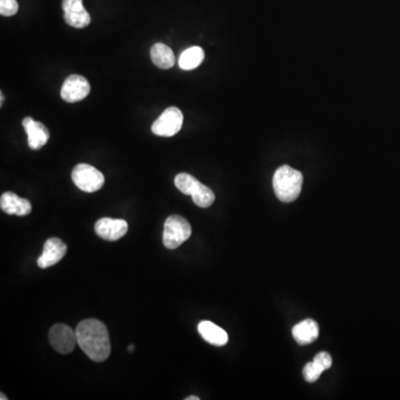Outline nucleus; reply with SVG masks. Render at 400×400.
Segmentation results:
<instances>
[{
  "mask_svg": "<svg viewBox=\"0 0 400 400\" xmlns=\"http://www.w3.org/2000/svg\"><path fill=\"white\" fill-rule=\"evenodd\" d=\"M325 370L322 369V367L317 365L315 361H311V363H308L306 365L305 368H304V377H305L306 381L308 383H315V381H318L319 377L322 376V372Z\"/></svg>",
  "mask_w": 400,
  "mask_h": 400,
  "instance_id": "nucleus-18",
  "label": "nucleus"
},
{
  "mask_svg": "<svg viewBox=\"0 0 400 400\" xmlns=\"http://www.w3.org/2000/svg\"><path fill=\"white\" fill-rule=\"evenodd\" d=\"M0 396H1V397H0V399H1V400L8 399V398L6 397V394H0Z\"/></svg>",
  "mask_w": 400,
  "mask_h": 400,
  "instance_id": "nucleus-23",
  "label": "nucleus"
},
{
  "mask_svg": "<svg viewBox=\"0 0 400 400\" xmlns=\"http://www.w3.org/2000/svg\"><path fill=\"white\" fill-rule=\"evenodd\" d=\"M95 232L97 236L104 241H116L126 235L128 232V224L123 219L105 217L96 223Z\"/></svg>",
  "mask_w": 400,
  "mask_h": 400,
  "instance_id": "nucleus-10",
  "label": "nucleus"
},
{
  "mask_svg": "<svg viewBox=\"0 0 400 400\" xmlns=\"http://www.w3.org/2000/svg\"><path fill=\"white\" fill-rule=\"evenodd\" d=\"M151 60L156 64L157 67L162 69H169L174 67L175 55L171 48L165 44H156L151 47Z\"/></svg>",
  "mask_w": 400,
  "mask_h": 400,
  "instance_id": "nucleus-16",
  "label": "nucleus"
},
{
  "mask_svg": "<svg viewBox=\"0 0 400 400\" xmlns=\"http://www.w3.org/2000/svg\"><path fill=\"white\" fill-rule=\"evenodd\" d=\"M302 182L304 177L300 171L291 168L290 166H281L272 178L275 193L281 202H294L299 197Z\"/></svg>",
  "mask_w": 400,
  "mask_h": 400,
  "instance_id": "nucleus-2",
  "label": "nucleus"
},
{
  "mask_svg": "<svg viewBox=\"0 0 400 400\" xmlns=\"http://www.w3.org/2000/svg\"><path fill=\"white\" fill-rule=\"evenodd\" d=\"M175 185L177 189L182 193L193 197L195 204L200 208H208L215 202V193L207 186L191 176V175L182 173L175 178Z\"/></svg>",
  "mask_w": 400,
  "mask_h": 400,
  "instance_id": "nucleus-3",
  "label": "nucleus"
},
{
  "mask_svg": "<svg viewBox=\"0 0 400 400\" xmlns=\"http://www.w3.org/2000/svg\"><path fill=\"white\" fill-rule=\"evenodd\" d=\"M295 340L299 345H308L315 342L319 336V327L313 319H306L293 329Z\"/></svg>",
  "mask_w": 400,
  "mask_h": 400,
  "instance_id": "nucleus-15",
  "label": "nucleus"
},
{
  "mask_svg": "<svg viewBox=\"0 0 400 400\" xmlns=\"http://www.w3.org/2000/svg\"><path fill=\"white\" fill-rule=\"evenodd\" d=\"M73 184L85 193H96L105 185V176L101 171L88 164H79L71 173Z\"/></svg>",
  "mask_w": 400,
  "mask_h": 400,
  "instance_id": "nucleus-5",
  "label": "nucleus"
},
{
  "mask_svg": "<svg viewBox=\"0 0 400 400\" xmlns=\"http://www.w3.org/2000/svg\"><path fill=\"white\" fill-rule=\"evenodd\" d=\"M198 331L206 342L214 346H225L228 342V333L223 328L208 320L199 322Z\"/></svg>",
  "mask_w": 400,
  "mask_h": 400,
  "instance_id": "nucleus-14",
  "label": "nucleus"
},
{
  "mask_svg": "<svg viewBox=\"0 0 400 400\" xmlns=\"http://www.w3.org/2000/svg\"><path fill=\"white\" fill-rule=\"evenodd\" d=\"M0 96H1V98H0V99H1V101H0V105H1V106H3V93L0 94Z\"/></svg>",
  "mask_w": 400,
  "mask_h": 400,
  "instance_id": "nucleus-24",
  "label": "nucleus"
},
{
  "mask_svg": "<svg viewBox=\"0 0 400 400\" xmlns=\"http://www.w3.org/2000/svg\"><path fill=\"white\" fill-rule=\"evenodd\" d=\"M49 342L57 353L67 355L75 349L77 335L69 326L56 324L49 331Z\"/></svg>",
  "mask_w": 400,
  "mask_h": 400,
  "instance_id": "nucleus-7",
  "label": "nucleus"
},
{
  "mask_svg": "<svg viewBox=\"0 0 400 400\" xmlns=\"http://www.w3.org/2000/svg\"><path fill=\"white\" fill-rule=\"evenodd\" d=\"M18 6L17 0H0V14L3 17H12L17 14Z\"/></svg>",
  "mask_w": 400,
  "mask_h": 400,
  "instance_id": "nucleus-19",
  "label": "nucleus"
},
{
  "mask_svg": "<svg viewBox=\"0 0 400 400\" xmlns=\"http://www.w3.org/2000/svg\"><path fill=\"white\" fill-rule=\"evenodd\" d=\"M205 53L198 46L188 48L180 55V67L182 70H193L204 62Z\"/></svg>",
  "mask_w": 400,
  "mask_h": 400,
  "instance_id": "nucleus-17",
  "label": "nucleus"
},
{
  "mask_svg": "<svg viewBox=\"0 0 400 400\" xmlns=\"http://www.w3.org/2000/svg\"><path fill=\"white\" fill-rule=\"evenodd\" d=\"M200 398L195 397V396H191V397L186 398V400H199Z\"/></svg>",
  "mask_w": 400,
  "mask_h": 400,
  "instance_id": "nucleus-22",
  "label": "nucleus"
},
{
  "mask_svg": "<svg viewBox=\"0 0 400 400\" xmlns=\"http://www.w3.org/2000/svg\"><path fill=\"white\" fill-rule=\"evenodd\" d=\"M77 342L86 355L96 363L107 360L112 351L110 333L104 322L86 319L76 328Z\"/></svg>",
  "mask_w": 400,
  "mask_h": 400,
  "instance_id": "nucleus-1",
  "label": "nucleus"
},
{
  "mask_svg": "<svg viewBox=\"0 0 400 400\" xmlns=\"http://www.w3.org/2000/svg\"><path fill=\"white\" fill-rule=\"evenodd\" d=\"M184 123V115L177 107H168L151 126V132L160 137H173Z\"/></svg>",
  "mask_w": 400,
  "mask_h": 400,
  "instance_id": "nucleus-6",
  "label": "nucleus"
},
{
  "mask_svg": "<svg viewBox=\"0 0 400 400\" xmlns=\"http://www.w3.org/2000/svg\"><path fill=\"white\" fill-rule=\"evenodd\" d=\"M23 126L28 136L29 148L33 150L42 148L51 138L47 127L40 121H35L31 117H26L24 119Z\"/></svg>",
  "mask_w": 400,
  "mask_h": 400,
  "instance_id": "nucleus-12",
  "label": "nucleus"
},
{
  "mask_svg": "<svg viewBox=\"0 0 400 400\" xmlns=\"http://www.w3.org/2000/svg\"><path fill=\"white\" fill-rule=\"evenodd\" d=\"M90 93V85L87 79L80 75H70L62 84V101L66 103H77L86 98Z\"/></svg>",
  "mask_w": 400,
  "mask_h": 400,
  "instance_id": "nucleus-8",
  "label": "nucleus"
},
{
  "mask_svg": "<svg viewBox=\"0 0 400 400\" xmlns=\"http://www.w3.org/2000/svg\"><path fill=\"white\" fill-rule=\"evenodd\" d=\"M0 208L3 213L8 214V215L20 216V217L29 215L33 210L29 200L17 196L16 193H12V191H7V193L1 195Z\"/></svg>",
  "mask_w": 400,
  "mask_h": 400,
  "instance_id": "nucleus-13",
  "label": "nucleus"
},
{
  "mask_svg": "<svg viewBox=\"0 0 400 400\" xmlns=\"http://www.w3.org/2000/svg\"><path fill=\"white\" fill-rule=\"evenodd\" d=\"M134 345H130V346H129V347H128L129 353H134Z\"/></svg>",
  "mask_w": 400,
  "mask_h": 400,
  "instance_id": "nucleus-21",
  "label": "nucleus"
},
{
  "mask_svg": "<svg viewBox=\"0 0 400 400\" xmlns=\"http://www.w3.org/2000/svg\"><path fill=\"white\" fill-rule=\"evenodd\" d=\"M313 361H315L317 365L322 367L324 370L329 369L331 365H333L331 356L329 355V354L326 353V351H322V353L317 354L316 357L313 358Z\"/></svg>",
  "mask_w": 400,
  "mask_h": 400,
  "instance_id": "nucleus-20",
  "label": "nucleus"
},
{
  "mask_svg": "<svg viewBox=\"0 0 400 400\" xmlns=\"http://www.w3.org/2000/svg\"><path fill=\"white\" fill-rule=\"evenodd\" d=\"M67 254V245L59 238H49L44 245L42 256L38 258L37 265L42 269L56 265Z\"/></svg>",
  "mask_w": 400,
  "mask_h": 400,
  "instance_id": "nucleus-11",
  "label": "nucleus"
},
{
  "mask_svg": "<svg viewBox=\"0 0 400 400\" xmlns=\"http://www.w3.org/2000/svg\"><path fill=\"white\" fill-rule=\"evenodd\" d=\"M191 226L182 216H171L164 225L163 243L166 248L176 250L191 236Z\"/></svg>",
  "mask_w": 400,
  "mask_h": 400,
  "instance_id": "nucleus-4",
  "label": "nucleus"
},
{
  "mask_svg": "<svg viewBox=\"0 0 400 400\" xmlns=\"http://www.w3.org/2000/svg\"><path fill=\"white\" fill-rule=\"evenodd\" d=\"M64 21L73 28L82 29L90 24V15L85 9L82 0H62Z\"/></svg>",
  "mask_w": 400,
  "mask_h": 400,
  "instance_id": "nucleus-9",
  "label": "nucleus"
}]
</instances>
